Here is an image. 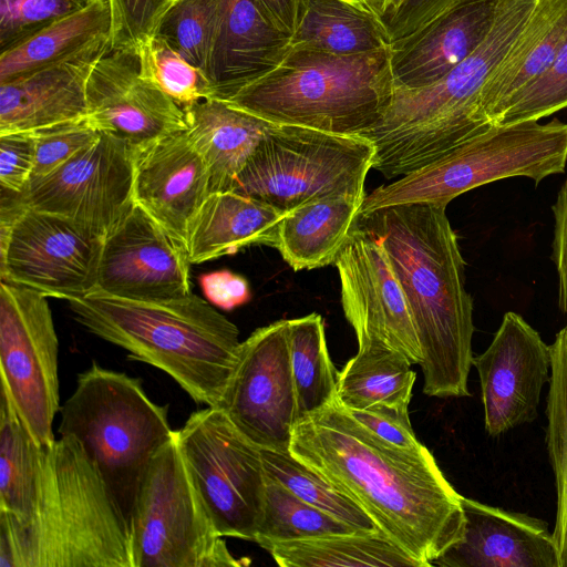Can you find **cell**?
I'll use <instances>...</instances> for the list:
<instances>
[{"label": "cell", "instance_id": "9a60e30c", "mask_svg": "<svg viewBox=\"0 0 567 567\" xmlns=\"http://www.w3.org/2000/svg\"><path fill=\"white\" fill-rule=\"evenodd\" d=\"M216 408L258 447L289 451L298 414L288 320L258 328L241 341Z\"/></svg>", "mask_w": 567, "mask_h": 567}, {"label": "cell", "instance_id": "b9f144b4", "mask_svg": "<svg viewBox=\"0 0 567 567\" xmlns=\"http://www.w3.org/2000/svg\"><path fill=\"white\" fill-rule=\"evenodd\" d=\"M111 13V48L136 51L154 35L169 0H106Z\"/></svg>", "mask_w": 567, "mask_h": 567}, {"label": "cell", "instance_id": "44dd1931", "mask_svg": "<svg viewBox=\"0 0 567 567\" xmlns=\"http://www.w3.org/2000/svg\"><path fill=\"white\" fill-rule=\"evenodd\" d=\"M502 0H455L412 34L390 45L395 87L433 84L470 56L492 32Z\"/></svg>", "mask_w": 567, "mask_h": 567}, {"label": "cell", "instance_id": "ee69618b", "mask_svg": "<svg viewBox=\"0 0 567 567\" xmlns=\"http://www.w3.org/2000/svg\"><path fill=\"white\" fill-rule=\"evenodd\" d=\"M348 411L363 427L393 447L415 450L423 445L415 436L408 408L379 405Z\"/></svg>", "mask_w": 567, "mask_h": 567}, {"label": "cell", "instance_id": "ba28073f", "mask_svg": "<svg viewBox=\"0 0 567 567\" xmlns=\"http://www.w3.org/2000/svg\"><path fill=\"white\" fill-rule=\"evenodd\" d=\"M567 123L525 121L493 125L430 164L365 195L360 214L405 203L446 205L463 193L524 176L536 184L565 172Z\"/></svg>", "mask_w": 567, "mask_h": 567}, {"label": "cell", "instance_id": "e0dca14e", "mask_svg": "<svg viewBox=\"0 0 567 567\" xmlns=\"http://www.w3.org/2000/svg\"><path fill=\"white\" fill-rule=\"evenodd\" d=\"M473 365L489 436L536 419L543 388L550 380L551 352L523 317L506 312L488 348L473 357Z\"/></svg>", "mask_w": 567, "mask_h": 567}, {"label": "cell", "instance_id": "52a82bcc", "mask_svg": "<svg viewBox=\"0 0 567 567\" xmlns=\"http://www.w3.org/2000/svg\"><path fill=\"white\" fill-rule=\"evenodd\" d=\"M60 414V436L82 444L130 526L144 473L175 432L167 408L148 398L140 379L93 363Z\"/></svg>", "mask_w": 567, "mask_h": 567}, {"label": "cell", "instance_id": "4fadbf2b", "mask_svg": "<svg viewBox=\"0 0 567 567\" xmlns=\"http://www.w3.org/2000/svg\"><path fill=\"white\" fill-rule=\"evenodd\" d=\"M59 341L48 297L33 289L0 284V392L31 437L48 447L60 411Z\"/></svg>", "mask_w": 567, "mask_h": 567}, {"label": "cell", "instance_id": "1f68e13d", "mask_svg": "<svg viewBox=\"0 0 567 567\" xmlns=\"http://www.w3.org/2000/svg\"><path fill=\"white\" fill-rule=\"evenodd\" d=\"M264 549L281 567H423L381 532L274 543Z\"/></svg>", "mask_w": 567, "mask_h": 567}, {"label": "cell", "instance_id": "5b68a950", "mask_svg": "<svg viewBox=\"0 0 567 567\" xmlns=\"http://www.w3.org/2000/svg\"><path fill=\"white\" fill-rule=\"evenodd\" d=\"M535 3L502 0L492 32L470 56L427 86H394L380 120L360 135L374 146L372 168L386 179L400 178L493 126L484 89Z\"/></svg>", "mask_w": 567, "mask_h": 567}, {"label": "cell", "instance_id": "ab89813d", "mask_svg": "<svg viewBox=\"0 0 567 567\" xmlns=\"http://www.w3.org/2000/svg\"><path fill=\"white\" fill-rule=\"evenodd\" d=\"M567 107V39L551 65L518 92L503 109L494 125L538 121Z\"/></svg>", "mask_w": 567, "mask_h": 567}, {"label": "cell", "instance_id": "bcb514c9", "mask_svg": "<svg viewBox=\"0 0 567 567\" xmlns=\"http://www.w3.org/2000/svg\"><path fill=\"white\" fill-rule=\"evenodd\" d=\"M455 0H392L379 17L393 43L420 29Z\"/></svg>", "mask_w": 567, "mask_h": 567}, {"label": "cell", "instance_id": "f35d334b", "mask_svg": "<svg viewBox=\"0 0 567 567\" xmlns=\"http://www.w3.org/2000/svg\"><path fill=\"white\" fill-rule=\"evenodd\" d=\"M135 52L142 78L183 110L213 97V87L205 72L189 63L158 35L147 39Z\"/></svg>", "mask_w": 567, "mask_h": 567}, {"label": "cell", "instance_id": "7a4b0ae2", "mask_svg": "<svg viewBox=\"0 0 567 567\" xmlns=\"http://www.w3.org/2000/svg\"><path fill=\"white\" fill-rule=\"evenodd\" d=\"M358 221L380 237L408 299L423 355V392L468 396L473 300L446 205L399 204L359 214Z\"/></svg>", "mask_w": 567, "mask_h": 567}, {"label": "cell", "instance_id": "277c9868", "mask_svg": "<svg viewBox=\"0 0 567 567\" xmlns=\"http://www.w3.org/2000/svg\"><path fill=\"white\" fill-rule=\"evenodd\" d=\"M66 302L89 332L162 370L195 402L218 405L241 341L238 328L208 301L192 292L137 300L93 290Z\"/></svg>", "mask_w": 567, "mask_h": 567}, {"label": "cell", "instance_id": "3957f363", "mask_svg": "<svg viewBox=\"0 0 567 567\" xmlns=\"http://www.w3.org/2000/svg\"><path fill=\"white\" fill-rule=\"evenodd\" d=\"M0 567H133L128 523L74 436L45 447L28 518L0 512Z\"/></svg>", "mask_w": 567, "mask_h": 567}, {"label": "cell", "instance_id": "2e32d148", "mask_svg": "<svg viewBox=\"0 0 567 567\" xmlns=\"http://www.w3.org/2000/svg\"><path fill=\"white\" fill-rule=\"evenodd\" d=\"M334 265L342 309L357 340H381L420 365L411 309L380 237L357 220Z\"/></svg>", "mask_w": 567, "mask_h": 567}, {"label": "cell", "instance_id": "74e56055", "mask_svg": "<svg viewBox=\"0 0 567 567\" xmlns=\"http://www.w3.org/2000/svg\"><path fill=\"white\" fill-rule=\"evenodd\" d=\"M219 7L220 0H169L154 35L206 74Z\"/></svg>", "mask_w": 567, "mask_h": 567}, {"label": "cell", "instance_id": "d6a6232c", "mask_svg": "<svg viewBox=\"0 0 567 567\" xmlns=\"http://www.w3.org/2000/svg\"><path fill=\"white\" fill-rule=\"evenodd\" d=\"M45 447L29 434L0 392V512L18 520L31 514Z\"/></svg>", "mask_w": 567, "mask_h": 567}, {"label": "cell", "instance_id": "f6af8a7d", "mask_svg": "<svg viewBox=\"0 0 567 567\" xmlns=\"http://www.w3.org/2000/svg\"><path fill=\"white\" fill-rule=\"evenodd\" d=\"M35 162V141L32 133L0 135L1 189L21 194L29 184Z\"/></svg>", "mask_w": 567, "mask_h": 567}, {"label": "cell", "instance_id": "7bdbcfd3", "mask_svg": "<svg viewBox=\"0 0 567 567\" xmlns=\"http://www.w3.org/2000/svg\"><path fill=\"white\" fill-rule=\"evenodd\" d=\"M32 134L35 141L32 177L49 174L101 136V133L87 122L86 117Z\"/></svg>", "mask_w": 567, "mask_h": 567}, {"label": "cell", "instance_id": "f907efd6", "mask_svg": "<svg viewBox=\"0 0 567 567\" xmlns=\"http://www.w3.org/2000/svg\"><path fill=\"white\" fill-rule=\"evenodd\" d=\"M371 11L380 17L392 0H361Z\"/></svg>", "mask_w": 567, "mask_h": 567}, {"label": "cell", "instance_id": "8992f818", "mask_svg": "<svg viewBox=\"0 0 567 567\" xmlns=\"http://www.w3.org/2000/svg\"><path fill=\"white\" fill-rule=\"evenodd\" d=\"M393 89L390 48L350 55L290 48L225 102L269 123L359 136L380 120Z\"/></svg>", "mask_w": 567, "mask_h": 567}, {"label": "cell", "instance_id": "d590c367", "mask_svg": "<svg viewBox=\"0 0 567 567\" xmlns=\"http://www.w3.org/2000/svg\"><path fill=\"white\" fill-rule=\"evenodd\" d=\"M357 533L367 534L306 503L267 474L264 509L255 538L260 547Z\"/></svg>", "mask_w": 567, "mask_h": 567}, {"label": "cell", "instance_id": "60d3db41", "mask_svg": "<svg viewBox=\"0 0 567 567\" xmlns=\"http://www.w3.org/2000/svg\"><path fill=\"white\" fill-rule=\"evenodd\" d=\"M91 0H0V51L74 13Z\"/></svg>", "mask_w": 567, "mask_h": 567}, {"label": "cell", "instance_id": "c3c4849f", "mask_svg": "<svg viewBox=\"0 0 567 567\" xmlns=\"http://www.w3.org/2000/svg\"><path fill=\"white\" fill-rule=\"evenodd\" d=\"M551 259L558 276V306L567 317V179L563 184L555 204Z\"/></svg>", "mask_w": 567, "mask_h": 567}, {"label": "cell", "instance_id": "83f0119b", "mask_svg": "<svg viewBox=\"0 0 567 567\" xmlns=\"http://www.w3.org/2000/svg\"><path fill=\"white\" fill-rule=\"evenodd\" d=\"M363 199L338 195L298 206L280 220L275 248L296 271L334 264Z\"/></svg>", "mask_w": 567, "mask_h": 567}, {"label": "cell", "instance_id": "f546056e", "mask_svg": "<svg viewBox=\"0 0 567 567\" xmlns=\"http://www.w3.org/2000/svg\"><path fill=\"white\" fill-rule=\"evenodd\" d=\"M106 40H111L109 4L91 0L83 9L0 51V82L68 60Z\"/></svg>", "mask_w": 567, "mask_h": 567}, {"label": "cell", "instance_id": "4dcf8cb0", "mask_svg": "<svg viewBox=\"0 0 567 567\" xmlns=\"http://www.w3.org/2000/svg\"><path fill=\"white\" fill-rule=\"evenodd\" d=\"M357 341V353L338 372V402L348 410L409 408L416 380L410 360L381 340Z\"/></svg>", "mask_w": 567, "mask_h": 567}, {"label": "cell", "instance_id": "f1b7e54d", "mask_svg": "<svg viewBox=\"0 0 567 567\" xmlns=\"http://www.w3.org/2000/svg\"><path fill=\"white\" fill-rule=\"evenodd\" d=\"M390 45L379 17L361 0H298L290 48L350 55Z\"/></svg>", "mask_w": 567, "mask_h": 567}, {"label": "cell", "instance_id": "7dc6e473", "mask_svg": "<svg viewBox=\"0 0 567 567\" xmlns=\"http://www.w3.org/2000/svg\"><path fill=\"white\" fill-rule=\"evenodd\" d=\"M207 300L224 310H231L249 301V284L245 277L230 270H218L199 277Z\"/></svg>", "mask_w": 567, "mask_h": 567}, {"label": "cell", "instance_id": "30bf717a", "mask_svg": "<svg viewBox=\"0 0 567 567\" xmlns=\"http://www.w3.org/2000/svg\"><path fill=\"white\" fill-rule=\"evenodd\" d=\"M133 567H243L216 530L176 431L151 460L130 518Z\"/></svg>", "mask_w": 567, "mask_h": 567}, {"label": "cell", "instance_id": "8d00e7d4", "mask_svg": "<svg viewBox=\"0 0 567 567\" xmlns=\"http://www.w3.org/2000/svg\"><path fill=\"white\" fill-rule=\"evenodd\" d=\"M265 471L296 496L359 532H380L370 516L351 498L291 453L261 449Z\"/></svg>", "mask_w": 567, "mask_h": 567}, {"label": "cell", "instance_id": "ffe728a7", "mask_svg": "<svg viewBox=\"0 0 567 567\" xmlns=\"http://www.w3.org/2000/svg\"><path fill=\"white\" fill-rule=\"evenodd\" d=\"M209 193L206 163L186 128L134 148L135 204L185 245Z\"/></svg>", "mask_w": 567, "mask_h": 567}, {"label": "cell", "instance_id": "d6986e66", "mask_svg": "<svg viewBox=\"0 0 567 567\" xmlns=\"http://www.w3.org/2000/svg\"><path fill=\"white\" fill-rule=\"evenodd\" d=\"M86 120L100 133L133 148L186 128L184 110L142 78L135 51L111 50L94 65L86 85Z\"/></svg>", "mask_w": 567, "mask_h": 567}, {"label": "cell", "instance_id": "8fae6325", "mask_svg": "<svg viewBox=\"0 0 567 567\" xmlns=\"http://www.w3.org/2000/svg\"><path fill=\"white\" fill-rule=\"evenodd\" d=\"M176 437L218 534L255 542L267 478L261 449L213 406L193 412Z\"/></svg>", "mask_w": 567, "mask_h": 567}, {"label": "cell", "instance_id": "603a6c76", "mask_svg": "<svg viewBox=\"0 0 567 567\" xmlns=\"http://www.w3.org/2000/svg\"><path fill=\"white\" fill-rule=\"evenodd\" d=\"M111 50V40L102 41L68 60L0 82V135L84 118L89 76Z\"/></svg>", "mask_w": 567, "mask_h": 567}, {"label": "cell", "instance_id": "5bb4252c", "mask_svg": "<svg viewBox=\"0 0 567 567\" xmlns=\"http://www.w3.org/2000/svg\"><path fill=\"white\" fill-rule=\"evenodd\" d=\"M133 184L134 148L101 133L58 168L32 177L18 197L27 207L65 217L104 239L133 208Z\"/></svg>", "mask_w": 567, "mask_h": 567}, {"label": "cell", "instance_id": "836d02e7", "mask_svg": "<svg viewBox=\"0 0 567 567\" xmlns=\"http://www.w3.org/2000/svg\"><path fill=\"white\" fill-rule=\"evenodd\" d=\"M288 336L298 420L336 398L338 371L330 358L319 313L289 319Z\"/></svg>", "mask_w": 567, "mask_h": 567}, {"label": "cell", "instance_id": "681fc988", "mask_svg": "<svg viewBox=\"0 0 567 567\" xmlns=\"http://www.w3.org/2000/svg\"><path fill=\"white\" fill-rule=\"evenodd\" d=\"M268 20L285 34L295 31L298 0H255Z\"/></svg>", "mask_w": 567, "mask_h": 567}, {"label": "cell", "instance_id": "484cf974", "mask_svg": "<svg viewBox=\"0 0 567 567\" xmlns=\"http://www.w3.org/2000/svg\"><path fill=\"white\" fill-rule=\"evenodd\" d=\"M566 39L567 0H536L484 89L483 107L493 125L506 104L551 65Z\"/></svg>", "mask_w": 567, "mask_h": 567}, {"label": "cell", "instance_id": "7402d4cb", "mask_svg": "<svg viewBox=\"0 0 567 567\" xmlns=\"http://www.w3.org/2000/svg\"><path fill=\"white\" fill-rule=\"evenodd\" d=\"M460 540L434 563L440 567H559L553 532L543 519L462 496Z\"/></svg>", "mask_w": 567, "mask_h": 567}, {"label": "cell", "instance_id": "ac0fdd59", "mask_svg": "<svg viewBox=\"0 0 567 567\" xmlns=\"http://www.w3.org/2000/svg\"><path fill=\"white\" fill-rule=\"evenodd\" d=\"M189 258L176 238L141 206L103 239L95 290L137 300L190 293Z\"/></svg>", "mask_w": 567, "mask_h": 567}, {"label": "cell", "instance_id": "cb8c5ba5", "mask_svg": "<svg viewBox=\"0 0 567 567\" xmlns=\"http://www.w3.org/2000/svg\"><path fill=\"white\" fill-rule=\"evenodd\" d=\"M290 49L255 0H220L206 75L213 97L227 101L272 71Z\"/></svg>", "mask_w": 567, "mask_h": 567}, {"label": "cell", "instance_id": "7c38bea8", "mask_svg": "<svg viewBox=\"0 0 567 567\" xmlns=\"http://www.w3.org/2000/svg\"><path fill=\"white\" fill-rule=\"evenodd\" d=\"M2 193L0 279L65 301L95 290L103 239Z\"/></svg>", "mask_w": 567, "mask_h": 567}, {"label": "cell", "instance_id": "d4e9b609", "mask_svg": "<svg viewBox=\"0 0 567 567\" xmlns=\"http://www.w3.org/2000/svg\"><path fill=\"white\" fill-rule=\"evenodd\" d=\"M285 215L234 190L209 193L188 228L186 249L190 264L234 255L252 245L275 247Z\"/></svg>", "mask_w": 567, "mask_h": 567}, {"label": "cell", "instance_id": "9c48e42d", "mask_svg": "<svg viewBox=\"0 0 567 567\" xmlns=\"http://www.w3.org/2000/svg\"><path fill=\"white\" fill-rule=\"evenodd\" d=\"M373 156L361 136L271 123L230 190L284 214L324 197H365Z\"/></svg>", "mask_w": 567, "mask_h": 567}, {"label": "cell", "instance_id": "4316f807", "mask_svg": "<svg viewBox=\"0 0 567 567\" xmlns=\"http://www.w3.org/2000/svg\"><path fill=\"white\" fill-rule=\"evenodd\" d=\"M184 112L186 131L208 169L210 193L230 190L271 123L214 97Z\"/></svg>", "mask_w": 567, "mask_h": 567}, {"label": "cell", "instance_id": "e575fe53", "mask_svg": "<svg viewBox=\"0 0 567 567\" xmlns=\"http://www.w3.org/2000/svg\"><path fill=\"white\" fill-rule=\"evenodd\" d=\"M551 374L546 399V445L555 475L553 529L559 567H567V324L550 344Z\"/></svg>", "mask_w": 567, "mask_h": 567}, {"label": "cell", "instance_id": "6da1fadb", "mask_svg": "<svg viewBox=\"0 0 567 567\" xmlns=\"http://www.w3.org/2000/svg\"><path fill=\"white\" fill-rule=\"evenodd\" d=\"M289 452L355 502L423 567L462 537V495L433 454L424 445L404 450L382 442L336 398L298 420Z\"/></svg>", "mask_w": 567, "mask_h": 567}]
</instances>
